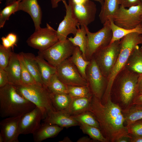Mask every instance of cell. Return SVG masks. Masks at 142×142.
<instances>
[{
    "instance_id": "6da1fadb",
    "label": "cell",
    "mask_w": 142,
    "mask_h": 142,
    "mask_svg": "<svg viewBox=\"0 0 142 142\" xmlns=\"http://www.w3.org/2000/svg\"><path fill=\"white\" fill-rule=\"evenodd\" d=\"M88 111L96 118L102 133L108 141L117 142L123 137L132 138L123 125L125 118L120 107L110 98L103 103L93 95Z\"/></svg>"
},
{
    "instance_id": "7a4b0ae2",
    "label": "cell",
    "mask_w": 142,
    "mask_h": 142,
    "mask_svg": "<svg viewBox=\"0 0 142 142\" xmlns=\"http://www.w3.org/2000/svg\"><path fill=\"white\" fill-rule=\"evenodd\" d=\"M36 106L20 94L15 86L8 83L0 88V116L3 118L22 115Z\"/></svg>"
},
{
    "instance_id": "3957f363",
    "label": "cell",
    "mask_w": 142,
    "mask_h": 142,
    "mask_svg": "<svg viewBox=\"0 0 142 142\" xmlns=\"http://www.w3.org/2000/svg\"><path fill=\"white\" fill-rule=\"evenodd\" d=\"M142 43V34L134 32L130 33L120 41V51L116 62L107 78V84L103 94V100H107L110 94L114 80L117 75L127 64L135 47Z\"/></svg>"
},
{
    "instance_id": "277c9868",
    "label": "cell",
    "mask_w": 142,
    "mask_h": 142,
    "mask_svg": "<svg viewBox=\"0 0 142 142\" xmlns=\"http://www.w3.org/2000/svg\"><path fill=\"white\" fill-rule=\"evenodd\" d=\"M14 86L20 94L40 110L43 120L50 113L56 111L51 102L50 93L44 84L37 83Z\"/></svg>"
},
{
    "instance_id": "5b68a950",
    "label": "cell",
    "mask_w": 142,
    "mask_h": 142,
    "mask_svg": "<svg viewBox=\"0 0 142 142\" xmlns=\"http://www.w3.org/2000/svg\"><path fill=\"white\" fill-rule=\"evenodd\" d=\"M109 20L103 24V27L95 32H90L86 26L87 38V48L85 57L86 60H90L95 53L100 49L109 44L112 36Z\"/></svg>"
},
{
    "instance_id": "8992f818",
    "label": "cell",
    "mask_w": 142,
    "mask_h": 142,
    "mask_svg": "<svg viewBox=\"0 0 142 142\" xmlns=\"http://www.w3.org/2000/svg\"><path fill=\"white\" fill-rule=\"evenodd\" d=\"M76 47L68 39L62 41L58 40L47 49L39 51L38 55L42 57L51 65L57 67L71 56Z\"/></svg>"
},
{
    "instance_id": "52a82bcc",
    "label": "cell",
    "mask_w": 142,
    "mask_h": 142,
    "mask_svg": "<svg viewBox=\"0 0 142 142\" xmlns=\"http://www.w3.org/2000/svg\"><path fill=\"white\" fill-rule=\"evenodd\" d=\"M120 48V40L116 41L98 50L92 57L106 77H108L116 62Z\"/></svg>"
},
{
    "instance_id": "ba28073f",
    "label": "cell",
    "mask_w": 142,
    "mask_h": 142,
    "mask_svg": "<svg viewBox=\"0 0 142 142\" xmlns=\"http://www.w3.org/2000/svg\"><path fill=\"white\" fill-rule=\"evenodd\" d=\"M142 17V2L128 8L120 6L113 19L115 24L127 29L136 28L141 22Z\"/></svg>"
},
{
    "instance_id": "9c48e42d",
    "label": "cell",
    "mask_w": 142,
    "mask_h": 142,
    "mask_svg": "<svg viewBox=\"0 0 142 142\" xmlns=\"http://www.w3.org/2000/svg\"><path fill=\"white\" fill-rule=\"evenodd\" d=\"M56 68V73L58 78L67 85L89 86L87 80L69 58Z\"/></svg>"
},
{
    "instance_id": "30bf717a",
    "label": "cell",
    "mask_w": 142,
    "mask_h": 142,
    "mask_svg": "<svg viewBox=\"0 0 142 142\" xmlns=\"http://www.w3.org/2000/svg\"><path fill=\"white\" fill-rule=\"evenodd\" d=\"M58 41L56 31L47 23L45 27H40L28 38L26 42L29 46L39 51L44 50Z\"/></svg>"
},
{
    "instance_id": "8fae6325",
    "label": "cell",
    "mask_w": 142,
    "mask_h": 142,
    "mask_svg": "<svg viewBox=\"0 0 142 142\" xmlns=\"http://www.w3.org/2000/svg\"><path fill=\"white\" fill-rule=\"evenodd\" d=\"M73 14L80 25L88 26L95 20L97 11L95 3L92 1L84 0L80 3L68 0Z\"/></svg>"
},
{
    "instance_id": "7c38bea8",
    "label": "cell",
    "mask_w": 142,
    "mask_h": 142,
    "mask_svg": "<svg viewBox=\"0 0 142 142\" xmlns=\"http://www.w3.org/2000/svg\"><path fill=\"white\" fill-rule=\"evenodd\" d=\"M86 73V80L93 94L101 100L104 93L106 77L93 58L90 60Z\"/></svg>"
},
{
    "instance_id": "4fadbf2b",
    "label": "cell",
    "mask_w": 142,
    "mask_h": 142,
    "mask_svg": "<svg viewBox=\"0 0 142 142\" xmlns=\"http://www.w3.org/2000/svg\"><path fill=\"white\" fill-rule=\"evenodd\" d=\"M66 9V14L63 19L59 24L56 31L57 35L58 40L64 41L70 34L74 36L79 24L74 16L70 5L67 3L65 0H62Z\"/></svg>"
},
{
    "instance_id": "5bb4252c",
    "label": "cell",
    "mask_w": 142,
    "mask_h": 142,
    "mask_svg": "<svg viewBox=\"0 0 142 142\" xmlns=\"http://www.w3.org/2000/svg\"><path fill=\"white\" fill-rule=\"evenodd\" d=\"M43 116L40 110L36 107L31 111L21 117L19 128L20 134H33L40 126L43 120Z\"/></svg>"
},
{
    "instance_id": "9a60e30c",
    "label": "cell",
    "mask_w": 142,
    "mask_h": 142,
    "mask_svg": "<svg viewBox=\"0 0 142 142\" xmlns=\"http://www.w3.org/2000/svg\"><path fill=\"white\" fill-rule=\"evenodd\" d=\"M5 118L0 122V133L2 135L4 142H19L20 135L19 124L22 116Z\"/></svg>"
},
{
    "instance_id": "2e32d148",
    "label": "cell",
    "mask_w": 142,
    "mask_h": 142,
    "mask_svg": "<svg viewBox=\"0 0 142 142\" xmlns=\"http://www.w3.org/2000/svg\"><path fill=\"white\" fill-rule=\"evenodd\" d=\"M138 83L137 77L130 72L125 74L122 77L120 93L122 100L125 104H128L135 97Z\"/></svg>"
},
{
    "instance_id": "e0dca14e",
    "label": "cell",
    "mask_w": 142,
    "mask_h": 142,
    "mask_svg": "<svg viewBox=\"0 0 142 142\" xmlns=\"http://www.w3.org/2000/svg\"><path fill=\"white\" fill-rule=\"evenodd\" d=\"M22 11L29 14L34 23L35 31L40 28L42 12L37 0H22L19 3L17 11Z\"/></svg>"
},
{
    "instance_id": "ac0fdd59",
    "label": "cell",
    "mask_w": 142,
    "mask_h": 142,
    "mask_svg": "<svg viewBox=\"0 0 142 142\" xmlns=\"http://www.w3.org/2000/svg\"><path fill=\"white\" fill-rule=\"evenodd\" d=\"M44 122L68 128L79 125V123L72 116L63 111H55L49 114L43 120Z\"/></svg>"
},
{
    "instance_id": "d6986e66",
    "label": "cell",
    "mask_w": 142,
    "mask_h": 142,
    "mask_svg": "<svg viewBox=\"0 0 142 142\" xmlns=\"http://www.w3.org/2000/svg\"><path fill=\"white\" fill-rule=\"evenodd\" d=\"M9 83L14 85L23 84L21 78V67L18 54L12 52L8 64L4 69Z\"/></svg>"
},
{
    "instance_id": "ffe728a7",
    "label": "cell",
    "mask_w": 142,
    "mask_h": 142,
    "mask_svg": "<svg viewBox=\"0 0 142 142\" xmlns=\"http://www.w3.org/2000/svg\"><path fill=\"white\" fill-rule=\"evenodd\" d=\"M63 129L57 125L44 122L32 134L34 141L41 142L47 139L55 137Z\"/></svg>"
},
{
    "instance_id": "44dd1931",
    "label": "cell",
    "mask_w": 142,
    "mask_h": 142,
    "mask_svg": "<svg viewBox=\"0 0 142 142\" xmlns=\"http://www.w3.org/2000/svg\"><path fill=\"white\" fill-rule=\"evenodd\" d=\"M93 96L72 98L68 108L63 111L73 116L88 111Z\"/></svg>"
},
{
    "instance_id": "7402d4cb",
    "label": "cell",
    "mask_w": 142,
    "mask_h": 142,
    "mask_svg": "<svg viewBox=\"0 0 142 142\" xmlns=\"http://www.w3.org/2000/svg\"><path fill=\"white\" fill-rule=\"evenodd\" d=\"M120 6L118 0H104L99 15L101 23L104 24L114 17Z\"/></svg>"
},
{
    "instance_id": "603a6c76",
    "label": "cell",
    "mask_w": 142,
    "mask_h": 142,
    "mask_svg": "<svg viewBox=\"0 0 142 142\" xmlns=\"http://www.w3.org/2000/svg\"><path fill=\"white\" fill-rule=\"evenodd\" d=\"M43 84L47 87L51 77L56 73L57 68L50 64L41 56H36Z\"/></svg>"
},
{
    "instance_id": "cb8c5ba5",
    "label": "cell",
    "mask_w": 142,
    "mask_h": 142,
    "mask_svg": "<svg viewBox=\"0 0 142 142\" xmlns=\"http://www.w3.org/2000/svg\"><path fill=\"white\" fill-rule=\"evenodd\" d=\"M22 52L25 63L30 73L37 83L43 84L36 56L31 53Z\"/></svg>"
},
{
    "instance_id": "d4e9b609",
    "label": "cell",
    "mask_w": 142,
    "mask_h": 142,
    "mask_svg": "<svg viewBox=\"0 0 142 142\" xmlns=\"http://www.w3.org/2000/svg\"><path fill=\"white\" fill-rule=\"evenodd\" d=\"M74 45L79 47L84 58L86 60L85 55L87 48V38L86 26H81L78 28L76 34L74 37L68 38Z\"/></svg>"
},
{
    "instance_id": "484cf974",
    "label": "cell",
    "mask_w": 142,
    "mask_h": 142,
    "mask_svg": "<svg viewBox=\"0 0 142 142\" xmlns=\"http://www.w3.org/2000/svg\"><path fill=\"white\" fill-rule=\"evenodd\" d=\"M109 21L110 27L112 33V38L110 43L120 40L125 36L132 33L136 32L142 34V27L140 24L134 29H127L116 25L113 19H110Z\"/></svg>"
},
{
    "instance_id": "4316f807",
    "label": "cell",
    "mask_w": 142,
    "mask_h": 142,
    "mask_svg": "<svg viewBox=\"0 0 142 142\" xmlns=\"http://www.w3.org/2000/svg\"><path fill=\"white\" fill-rule=\"evenodd\" d=\"M52 105L56 111H64L69 107L72 98L68 93H50Z\"/></svg>"
},
{
    "instance_id": "83f0119b",
    "label": "cell",
    "mask_w": 142,
    "mask_h": 142,
    "mask_svg": "<svg viewBox=\"0 0 142 142\" xmlns=\"http://www.w3.org/2000/svg\"><path fill=\"white\" fill-rule=\"evenodd\" d=\"M126 64L130 70L142 73V50L138 45L131 54Z\"/></svg>"
},
{
    "instance_id": "f1b7e54d",
    "label": "cell",
    "mask_w": 142,
    "mask_h": 142,
    "mask_svg": "<svg viewBox=\"0 0 142 142\" xmlns=\"http://www.w3.org/2000/svg\"><path fill=\"white\" fill-rule=\"evenodd\" d=\"M69 59L77 68L82 76L86 80V70L90 61L84 58L79 47L76 46L73 54Z\"/></svg>"
},
{
    "instance_id": "f546056e",
    "label": "cell",
    "mask_w": 142,
    "mask_h": 142,
    "mask_svg": "<svg viewBox=\"0 0 142 142\" xmlns=\"http://www.w3.org/2000/svg\"><path fill=\"white\" fill-rule=\"evenodd\" d=\"M79 123V126L83 133L88 135L93 140L102 142L108 141L107 140L104 136L99 129L82 122Z\"/></svg>"
},
{
    "instance_id": "4dcf8cb0",
    "label": "cell",
    "mask_w": 142,
    "mask_h": 142,
    "mask_svg": "<svg viewBox=\"0 0 142 142\" xmlns=\"http://www.w3.org/2000/svg\"><path fill=\"white\" fill-rule=\"evenodd\" d=\"M47 87L51 93H68V86L59 79L56 73L51 77Z\"/></svg>"
},
{
    "instance_id": "1f68e13d",
    "label": "cell",
    "mask_w": 142,
    "mask_h": 142,
    "mask_svg": "<svg viewBox=\"0 0 142 142\" xmlns=\"http://www.w3.org/2000/svg\"><path fill=\"white\" fill-rule=\"evenodd\" d=\"M21 67L22 81L23 84L31 85L37 83L34 79L30 73L25 63L22 52L18 54Z\"/></svg>"
},
{
    "instance_id": "d6a6232c",
    "label": "cell",
    "mask_w": 142,
    "mask_h": 142,
    "mask_svg": "<svg viewBox=\"0 0 142 142\" xmlns=\"http://www.w3.org/2000/svg\"><path fill=\"white\" fill-rule=\"evenodd\" d=\"M22 0H17L7 6L0 12V28H3L10 16L17 11L19 3Z\"/></svg>"
},
{
    "instance_id": "836d02e7",
    "label": "cell",
    "mask_w": 142,
    "mask_h": 142,
    "mask_svg": "<svg viewBox=\"0 0 142 142\" xmlns=\"http://www.w3.org/2000/svg\"><path fill=\"white\" fill-rule=\"evenodd\" d=\"M72 116L79 122H82L100 129L98 122L93 114L89 111Z\"/></svg>"
},
{
    "instance_id": "e575fe53",
    "label": "cell",
    "mask_w": 142,
    "mask_h": 142,
    "mask_svg": "<svg viewBox=\"0 0 142 142\" xmlns=\"http://www.w3.org/2000/svg\"><path fill=\"white\" fill-rule=\"evenodd\" d=\"M68 93L72 98L88 97L93 94L89 86H68Z\"/></svg>"
},
{
    "instance_id": "d590c367",
    "label": "cell",
    "mask_w": 142,
    "mask_h": 142,
    "mask_svg": "<svg viewBox=\"0 0 142 142\" xmlns=\"http://www.w3.org/2000/svg\"><path fill=\"white\" fill-rule=\"evenodd\" d=\"M125 118L127 126L142 119V106L135 105L130 109Z\"/></svg>"
},
{
    "instance_id": "8d00e7d4",
    "label": "cell",
    "mask_w": 142,
    "mask_h": 142,
    "mask_svg": "<svg viewBox=\"0 0 142 142\" xmlns=\"http://www.w3.org/2000/svg\"><path fill=\"white\" fill-rule=\"evenodd\" d=\"M12 52L11 48L7 49L0 45V68L4 69L7 67Z\"/></svg>"
},
{
    "instance_id": "74e56055",
    "label": "cell",
    "mask_w": 142,
    "mask_h": 142,
    "mask_svg": "<svg viewBox=\"0 0 142 142\" xmlns=\"http://www.w3.org/2000/svg\"><path fill=\"white\" fill-rule=\"evenodd\" d=\"M126 127L129 133L135 136H142V119L135 121Z\"/></svg>"
},
{
    "instance_id": "f35d334b",
    "label": "cell",
    "mask_w": 142,
    "mask_h": 142,
    "mask_svg": "<svg viewBox=\"0 0 142 142\" xmlns=\"http://www.w3.org/2000/svg\"><path fill=\"white\" fill-rule=\"evenodd\" d=\"M120 5L125 8L136 5L141 2V0H118Z\"/></svg>"
},
{
    "instance_id": "ab89813d",
    "label": "cell",
    "mask_w": 142,
    "mask_h": 142,
    "mask_svg": "<svg viewBox=\"0 0 142 142\" xmlns=\"http://www.w3.org/2000/svg\"><path fill=\"white\" fill-rule=\"evenodd\" d=\"M9 83L7 74L4 69L0 68V88Z\"/></svg>"
},
{
    "instance_id": "60d3db41",
    "label": "cell",
    "mask_w": 142,
    "mask_h": 142,
    "mask_svg": "<svg viewBox=\"0 0 142 142\" xmlns=\"http://www.w3.org/2000/svg\"><path fill=\"white\" fill-rule=\"evenodd\" d=\"M6 37L13 46L16 45L17 37L16 34L13 33H10Z\"/></svg>"
},
{
    "instance_id": "b9f144b4",
    "label": "cell",
    "mask_w": 142,
    "mask_h": 142,
    "mask_svg": "<svg viewBox=\"0 0 142 142\" xmlns=\"http://www.w3.org/2000/svg\"><path fill=\"white\" fill-rule=\"evenodd\" d=\"M1 39L2 41V45L5 48L8 49L13 47L14 46L6 37H3L1 38Z\"/></svg>"
},
{
    "instance_id": "7bdbcfd3",
    "label": "cell",
    "mask_w": 142,
    "mask_h": 142,
    "mask_svg": "<svg viewBox=\"0 0 142 142\" xmlns=\"http://www.w3.org/2000/svg\"><path fill=\"white\" fill-rule=\"evenodd\" d=\"M133 104L135 105L142 106V94L135 97Z\"/></svg>"
},
{
    "instance_id": "ee69618b",
    "label": "cell",
    "mask_w": 142,
    "mask_h": 142,
    "mask_svg": "<svg viewBox=\"0 0 142 142\" xmlns=\"http://www.w3.org/2000/svg\"><path fill=\"white\" fill-rule=\"evenodd\" d=\"M136 92L138 93L139 95L142 94V78L138 82Z\"/></svg>"
},
{
    "instance_id": "f6af8a7d",
    "label": "cell",
    "mask_w": 142,
    "mask_h": 142,
    "mask_svg": "<svg viewBox=\"0 0 142 142\" xmlns=\"http://www.w3.org/2000/svg\"><path fill=\"white\" fill-rule=\"evenodd\" d=\"M94 140H92L87 136H83L79 139L77 141V142H91Z\"/></svg>"
},
{
    "instance_id": "bcb514c9",
    "label": "cell",
    "mask_w": 142,
    "mask_h": 142,
    "mask_svg": "<svg viewBox=\"0 0 142 142\" xmlns=\"http://www.w3.org/2000/svg\"><path fill=\"white\" fill-rule=\"evenodd\" d=\"M62 0H50L52 8H53L57 7L58 6L59 2Z\"/></svg>"
},
{
    "instance_id": "7dc6e473",
    "label": "cell",
    "mask_w": 142,
    "mask_h": 142,
    "mask_svg": "<svg viewBox=\"0 0 142 142\" xmlns=\"http://www.w3.org/2000/svg\"><path fill=\"white\" fill-rule=\"evenodd\" d=\"M131 141L133 142H142V136H134L132 138Z\"/></svg>"
},
{
    "instance_id": "c3c4849f",
    "label": "cell",
    "mask_w": 142,
    "mask_h": 142,
    "mask_svg": "<svg viewBox=\"0 0 142 142\" xmlns=\"http://www.w3.org/2000/svg\"><path fill=\"white\" fill-rule=\"evenodd\" d=\"M127 138H129L126 137H123L119 139L117 142H127L128 141Z\"/></svg>"
},
{
    "instance_id": "681fc988",
    "label": "cell",
    "mask_w": 142,
    "mask_h": 142,
    "mask_svg": "<svg viewBox=\"0 0 142 142\" xmlns=\"http://www.w3.org/2000/svg\"><path fill=\"white\" fill-rule=\"evenodd\" d=\"M5 3V5L6 6L14 2H15L16 0H6Z\"/></svg>"
},
{
    "instance_id": "f907efd6",
    "label": "cell",
    "mask_w": 142,
    "mask_h": 142,
    "mask_svg": "<svg viewBox=\"0 0 142 142\" xmlns=\"http://www.w3.org/2000/svg\"><path fill=\"white\" fill-rule=\"evenodd\" d=\"M59 142H72L70 139L68 137H65L63 139L60 141Z\"/></svg>"
},
{
    "instance_id": "816d5d0a",
    "label": "cell",
    "mask_w": 142,
    "mask_h": 142,
    "mask_svg": "<svg viewBox=\"0 0 142 142\" xmlns=\"http://www.w3.org/2000/svg\"><path fill=\"white\" fill-rule=\"evenodd\" d=\"M92 1H94L99 2L101 5H102L104 2V0H90Z\"/></svg>"
},
{
    "instance_id": "f5cc1de1",
    "label": "cell",
    "mask_w": 142,
    "mask_h": 142,
    "mask_svg": "<svg viewBox=\"0 0 142 142\" xmlns=\"http://www.w3.org/2000/svg\"><path fill=\"white\" fill-rule=\"evenodd\" d=\"M0 142H4V139L2 134L0 133Z\"/></svg>"
},
{
    "instance_id": "db71d44e",
    "label": "cell",
    "mask_w": 142,
    "mask_h": 142,
    "mask_svg": "<svg viewBox=\"0 0 142 142\" xmlns=\"http://www.w3.org/2000/svg\"><path fill=\"white\" fill-rule=\"evenodd\" d=\"M140 24L141 26L142 27V17L141 18V22L140 23Z\"/></svg>"
},
{
    "instance_id": "11a10c76",
    "label": "cell",
    "mask_w": 142,
    "mask_h": 142,
    "mask_svg": "<svg viewBox=\"0 0 142 142\" xmlns=\"http://www.w3.org/2000/svg\"><path fill=\"white\" fill-rule=\"evenodd\" d=\"M3 0H0V2H1V1H3Z\"/></svg>"
},
{
    "instance_id": "9f6ffc18",
    "label": "cell",
    "mask_w": 142,
    "mask_h": 142,
    "mask_svg": "<svg viewBox=\"0 0 142 142\" xmlns=\"http://www.w3.org/2000/svg\"><path fill=\"white\" fill-rule=\"evenodd\" d=\"M141 49L142 50V46L141 47Z\"/></svg>"
},
{
    "instance_id": "6f0895ef",
    "label": "cell",
    "mask_w": 142,
    "mask_h": 142,
    "mask_svg": "<svg viewBox=\"0 0 142 142\" xmlns=\"http://www.w3.org/2000/svg\"><path fill=\"white\" fill-rule=\"evenodd\" d=\"M141 0V1L142 2V0Z\"/></svg>"
}]
</instances>
